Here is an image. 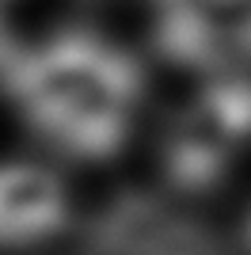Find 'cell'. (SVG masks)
Listing matches in <instances>:
<instances>
[{"label": "cell", "instance_id": "1", "mask_svg": "<svg viewBox=\"0 0 251 255\" xmlns=\"http://www.w3.org/2000/svg\"><path fill=\"white\" fill-rule=\"evenodd\" d=\"M0 92L34 152L61 168L115 164L148 103L137 53L92 23H53L0 46Z\"/></svg>", "mask_w": 251, "mask_h": 255}, {"label": "cell", "instance_id": "2", "mask_svg": "<svg viewBox=\"0 0 251 255\" xmlns=\"http://www.w3.org/2000/svg\"><path fill=\"white\" fill-rule=\"evenodd\" d=\"M148 34L171 65L202 76L251 73V0H141Z\"/></svg>", "mask_w": 251, "mask_h": 255}, {"label": "cell", "instance_id": "3", "mask_svg": "<svg viewBox=\"0 0 251 255\" xmlns=\"http://www.w3.org/2000/svg\"><path fill=\"white\" fill-rule=\"evenodd\" d=\"M76 221L69 168L42 152L0 156V255H38L61 244Z\"/></svg>", "mask_w": 251, "mask_h": 255}, {"label": "cell", "instance_id": "4", "mask_svg": "<svg viewBox=\"0 0 251 255\" xmlns=\"http://www.w3.org/2000/svg\"><path fill=\"white\" fill-rule=\"evenodd\" d=\"M248 129H251V92L244 84V76L206 80V92L179 115L164 145L171 179L209 183L217 175L221 160L236 156Z\"/></svg>", "mask_w": 251, "mask_h": 255}, {"label": "cell", "instance_id": "5", "mask_svg": "<svg viewBox=\"0 0 251 255\" xmlns=\"http://www.w3.org/2000/svg\"><path fill=\"white\" fill-rule=\"evenodd\" d=\"M23 8H27V0H0V46L11 38V23Z\"/></svg>", "mask_w": 251, "mask_h": 255}]
</instances>
